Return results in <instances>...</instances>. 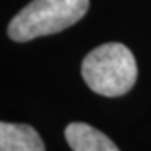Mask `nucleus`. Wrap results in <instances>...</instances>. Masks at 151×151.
<instances>
[{"label":"nucleus","mask_w":151,"mask_h":151,"mask_svg":"<svg viewBox=\"0 0 151 151\" xmlns=\"http://www.w3.org/2000/svg\"><path fill=\"white\" fill-rule=\"evenodd\" d=\"M90 0H32L9 22L8 36L14 42L60 32L86 14Z\"/></svg>","instance_id":"f03ea898"},{"label":"nucleus","mask_w":151,"mask_h":151,"mask_svg":"<svg viewBox=\"0 0 151 151\" xmlns=\"http://www.w3.org/2000/svg\"><path fill=\"white\" fill-rule=\"evenodd\" d=\"M0 151H45L39 133L25 123H0Z\"/></svg>","instance_id":"20e7f679"},{"label":"nucleus","mask_w":151,"mask_h":151,"mask_svg":"<svg viewBox=\"0 0 151 151\" xmlns=\"http://www.w3.org/2000/svg\"><path fill=\"white\" fill-rule=\"evenodd\" d=\"M65 139L73 151H120L106 134L83 122L70 123L65 128Z\"/></svg>","instance_id":"7ed1b4c3"},{"label":"nucleus","mask_w":151,"mask_h":151,"mask_svg":"<svg viewBox=\"0 0 151 151\" xmlns=\"http://www.w3.org/2000/svg\"><path fill=\"white\" fill-rule=\"evenodd\" d=\"M82 77L90 90L100 96H123L136 83V59L125 45L104 43L86 54L82 63Z\"/></svg>","instance_id":"f257e3e1"}]
</instances>
